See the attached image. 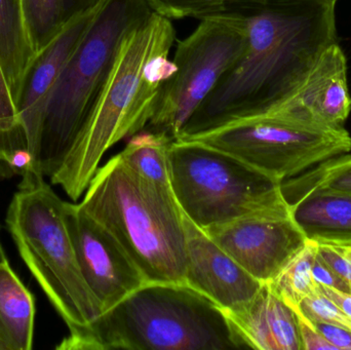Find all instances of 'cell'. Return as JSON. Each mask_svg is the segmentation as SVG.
<instances>
[{"label":"cell","mask_w":351,"mask_h":350,"mask_svg":"<svg viewBox=\"0 0 351 350\" xmlns=\"http://www.w3.org/2000/svg\"><path fill=\"white\" fill-rule=\"evenodd\" d=\"M350 112L348 60L336 42L324 51L289 98L263 114L285 115L325 127H343Z\"/></svg>","instance_id":"obj_13"},{"label":"cell","mask_w":351,"mask_h":350,"mask_svg":"<svg viewBox=\"0 0 351 350\" xmlns=\"http://www.w3.org/2000/svg\"><path fill=\"white\" fill-rule=\"evenodd\" d=\"M176 140H191L226 152L280 182L351 150L344 127L278 114L247 117Z\"/></svg>","instance_id":"obj_8"},{"label":"cell","mask_w":351,"mask_h":350,"mask_svg":"<svg viewBox=\"0 0 351 350\" xmlns=\"http://www.w3.org/2000/svg\"><path fill=\"white\" fill-rule=\"evenodd\" d=\"M288 203L309 240L351 244V195L307 190Z\"/></svg>","instance_id":"obj_16"},{"label":"cell","mask_w":351,"mask_h":350,"mask_svg":"<svg viewBox=\"0 0 351 350\" xmlns=\"http://www.w3.org/2000/svg\"><path fill=\"white\" fill-rule=\"evenodd\" d=\"M315 328L329 341L334 349L338 350H351V331L344 327L328 323L313 321Z\"/></svg>","instance_id":"obj_30"},{"label":"cell","mask_w":351,"mask_h":350,"mask_svg":"<svg viewBox=\"0 0 351 350\" xmlns=\"http://www.w3.org/2000/svg\"><path fill=\"white\" fill-rule=\"evenodd\" d=\"M336 2L289 0L245 12L247 45L177 139L271 110L337 42Z\"/></svg>","instance_id":"obj_1"},{"label":"cell","mask_w":351,"mask_h":350,"mask_svg":"<svg viewBox=\"0 0 351 350\" xmlns=\"http://www.w3.org/2000/svg\"><path fill=\"white\" fill-rule=\"evenodd\" d=\"M317 254V242L307 240L305 246L270 282L269 286L290 306H298L317 288L313 266Z\"/></svg>","instance_id":"obj_21"},{"label":"cell","mask_w":351,"mask_h":350,"mask_svg":"<svg viewBox=\"0 0 351 350\" xmlns=\"http://www.w3.org/2000/svg\"><path fill=\"white\" fill-rule=\"evenodd\" d=\"M170 158L176 199L200 229L290 209L282 182L226 152L191 140H174Z\"/></svg>","instance_id":"obj_7"},{"label":"cell","mask_w":351,"mask_h":350,"mask_svg":"<svg viewBox=\"0 0 351 350\" xmlns=\"http://www.w3.org/2000/svg\"><path fill=\"white\" fill-rule=\"evenodd\" d=\"M307 190L351 195V154L326 160L301 176L282 182V192L287 203Z\"/></svg>","instance_id":"obj_20"},{"label":"cell","mask_w":351,"mask_h":350,"mask_svg":"<svg viewBox=\"0 0 351 350\" xmlns=\"http://www.w3.org/2000/svg\"><path fill=\"white\" fill-rule=\"evenodd\" d=\"M34 57L27 33L22 0H0V67L12 99Z\"/></svg>","instance_id":"obj_18"},{"label":"cell","mask_w":351,"mask_h":350,"mask_svg":"<svg viewBox=\"0 0 351 350\" xmlns=\"http://www.w3.org/2000/svg\"><path fill=\"white\" fill-rule=\"evenodd\" d=\"M5 260H8V258H6L5 253H4L3 248H2L1 240H0V263ZM0 350H6L5 345H4L1 335H0Z\"/></svg>","instance_id":"obj_33"},{"label":"cell","mask_w":351,"mask_h":350,"mask_svg":"<svg viewBox=\"0 0 351 350\" xmlns=\"http://www.w3.org/2000/svg\"><path fill=\"white\" fill-rule=\"evenodd\" d=\"M294 308V306H293ZM301 312L315 322L328 323L344 327L351 331V320L341 308L322 292L317 285L315 291L301 301Z\"/></svg>","instance_id":"obj_25"},{"label":"cell","mask_w":351,"mask_h":350,"mask_svg":"<svg viewBox=\"0 0 351 350\" xmlns=\"http://www.w3.org/2000/svg\"><path fill=\"white\" fill-rule=\"evenodd\" d=\"M31 168L28 137L22 123L5 129L0 127V174L23 176Z\"/></svg>","instance_id":"obj_24"},{"label":"cell","mask_w":351,"mask_h":350,"mask_svg":"<svg viewBox=\"0 0 351 350\" xmlns=\"http://www.w3.org/2000/svg\"><path fill=\"white\" fill-rule=\"evenodd\" d=\"M247 45L245 14L227 12L200 18L196 28L177 40V71L165 84L145 129L177 139L198 107L237 63Z\"/></svg>","instance_id":"obj_9"},{"label":"cell","mask_w":351,"mask_h":350,"mask_svg":"<svg viewBox=\"0 0 351 350\" xmlns=\"http://www.w3.org/2000/svg\"><path fill=\"white\" fill-rule=\"evenodd\" d=\"M245 349L214 302L185 284L148 283L101 314L68 350Z\"/></svg>","instance_id":"obj_4"},{"label":"cell","mask_w":351,"mask_h":350,"mask_svg":"<svg viewBox=\"0 0 351 350\" xmlns=\"http://www.w3.org/2000/svg\"><path fill=\"white\" fill-rule=\"evenodd\" d=\"M202 230L262 284L270 283L308 240L290 209Z\"/></svg>","instance_id":"obj_11"},{"label":"cell","mask_w":351,"mask_h":350,"mask_svg":"<svg viewBox=\"0 0 351 350\" xmlns=\"http://www.w3.org/2000/svg\"><path fill=\"white\" fill-rule=\"evenodd\" d=\"M319 288L332 301L335 302L341 308L342 312L351 320V294L343 293V292L325 287V286H319Z\"/></svg>","instance_id":"obj_31"},{"label":"cell","mask_w":351,"mask_h":350,"mask_svg":"<svg viewBox=\"0 0 351 350\" xmlns=\"http://www.w3.org/2000/svg\"><path fill=\"white\" fill-rule=\"evenodd\" d=\"M173 21L152 12L121 38L106 79L67 158L51 178L73 201L86 192L107 150L143 131L177 65Z\"/></svg>","instance_id":"obj_2"},{"label":"cell","mask_w":351,"mask_h":350,"mask_svg":"<svg viewBox=\"0 0 351 350\" xmlns=\"http://www.w3.org/2000/svg\"><path fill=\"white\" fill-rule=\"evenodd\" d=\"M184 226L185 285L214 302L226 314L243 308L263 284L254 279L185 215Z\"/></svg>","instance_id":"obj_12"},{"label":"cell","mask_w":351,"mask_h":350,"mask_svg":"<svg viewBox=\"0 0 351 350\" xmlns=\"http://www.w3.org/2000/svg\"><path fill=\"white\" fill-rule=\"evenodd\" d=\"M35 298L8 260L0 263V335L6 350L33 347Z\"/></svg>","instance_id":"obj_17"},{"label":"cell","mask_w":351,"mask_h":350,"mask_svg":"<svg viewBox=\"0 0 351 350\" xmlns=\"http://www.w3.org/2000/svg\"><path fill=\"white\" fill-rule=\"evenodd\" d=\"M313 275L317 285L325 286L343 293L351 294L350 288L342 281L341 277L317 254L313 263Z\"/></svg>","instance_id":"obj_28"},{"label":"cell","mask_w":351,"mask_h":350,"mask_svg":"<svg viewBox=\"0 0 351 350\" xmlns=\"http://www.w3.org/2000/svg\"><path fill=\"white\" fill-rule=\"evenodd\" d=\"M84 193L80 208L117 238L147 283L185 284L184 214L172 188L136 174L119 153Z\"/></svg>","instance_id":"obj_3"},{"label":"cell","mask_w":351,"mask_h":350,"mask_svg":"<svg viewBox=\"0 0 351 350\" xmlns=\"http://www.w3.org/2000/svg\"><path fill=\"white\" fill-rule=\"evenodd\" d=\"M292 308V306H291ZM296 314L298 322L299 335H300L302 350L335 349L333 345L326 340L325 337L315 328L313 321L305 316L298 306L292 308Z\"/></svg>","instance_id":"obj_27"},{"label":"cell","mask_w":351,"mask_h":350,"mask_svg":"<svg viewBox=\"0 0 351 350\" xmlns=\"http://www.w3.org/2000/svg\"><path fill=\"white\" fill-rule=\"evenodd\" d=\"M25 25L34 55L45 49L70 20L66 0H22Z\"/></svg>","instance_id":"obj_23"},{"label":"cell","mask_w":351,"mask_h":350,"mask_svg":"<svg viewBox=\"0 0 351 350\" xmlns=\"http://www.w3.org/2000/svg\"><path fill=\"white\" fill-rule=\"evenodd\" d=\"M226 316L249 349L302 350L294 310L268 283L245 305Z\"/></svg>","instance_id":"obj_15"},{"label":"cell","mask_w":351,"mask_h":350,"mask_svg":"<svg viewBox=\"0 0 351 350\" xmlns=\"http://www.w3.org/2000/svg\"><path fill=\"white\" fill-rule=\"evenodd\" d=\"M174 140L164 132L144 129L130 138L119 155L136 174L172 188L170 152Z\"/></svg>","instance_id":"obj_19"},{"label":"cell","mask_w":351,"mask_h":350,"mask_svg":"<svg viewBox=\"0 0 351 350\" xmlns=\"http://www.w3.org/2000/svg\"><path fill=\"white\" fill-rule=\"evenodd\" d=\"M64 220L82 277L102 314L148 284L117 238L80 203H64Z\"/></svg>","instance_id":"obj_10"},{"label":"cell","mask_w":351,"mask_h":350,"mask_svg":"<svg viewBox=\"0 0 351 350\" xmlns=\"http://www.w3.org/2000/svg\"><path fill=\"white\" fill-rule=\"evenodd\" d=\"M152 12L146 0H104L49 90L29 138L31 168L56 174L82 132L125 33Z\"/></svg>","instance_id":"obj_5"},{"label":"cell","mask_w":351,"mask_h":350,"mask_svg":"<svg viewBox=\"0 0 351 350\" xmlns=\"http://www.w3.org/2000/svg\"><path fill=\"white\" fill-rule=\"evenodd\" d=\"M64 203L45 177L25 173L6 215L21 258L69 331L58 350L69 349L102 314L80 271Z\"/></svg>","instance_id":"obj_6"},{"label":"cell","mask_w":351,"mask_h":350,"mask_svg":"<svg viewBox=\"0 0 351 350\" xmlns=\"http://www.w3.org/2000/svg\"><path fill=\"white\" fill-rule=\"evenodd\" d=\"M317 242V255L341 277L351 292V244Z\"/></svg>","instance_id":"obj_26"},{"label":"cell","mask_w":351,"mask_h":350,"mask_svg":"<svg viewBox=\"0 0 351 350\" xmlns=\"http://www.w3.org/2000/svg\"><path fill=\"white\" fill-rule=\"evenodd\" d=\"M103 1L69 21L45 49L35 53L27 67L14 98V107L19 121L26 129L28 143L49 90L96 18Z\"/></svg>","instance_id":"obj_14"},{"label":"cell","mask_w":351,"mask_h":350,"mask_svg":"<svg viewBox=\"0 0 351 350\" xmlns=\"http://www.w3.org/2000/svg\"><path fill=\"white\" fill-rule=\"evenodd\" d=\"M19 123L14 99L0 67V127L10 129Z\"/></svg>","instance_id":"obj_29"},{"label":"cell","mask_w":351,"mask_h":350,"mask_svg":"<svg viewBox=\"0 0 351 350\" xmlns=\"http://www.w3.org/2000/svg\"><path fill=\"white\" fill-rule=\"evenodd\" d=\"M289 0H146L152 12L170 20L200 18L227 12H251ZM336 2L339 0H327Z\"/></svg>","instance_id":"obj_22"},{"label":"cell","mask_w":351,"mask_h":350,"mask_svg":"<svg viewBox=\"0 0 351 350\" xmlns=\"http://www.w3.org/2000/svg\"><path fill=\"white\" fill-rule=\"evenodd\" d=\"M102 0H66V8L70 20L78 14H84L86 10L98 5Z\"/></svg>","instance_id":"obj_32"}]
</instances>
